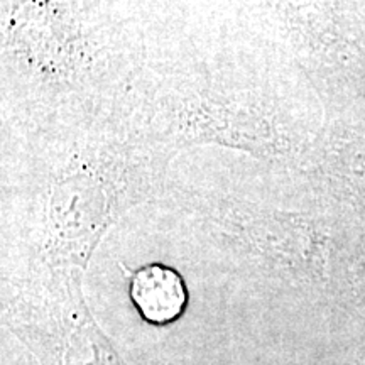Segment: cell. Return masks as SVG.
Returning a JSON list of instances; mask_svg holds the SVG:
<instances>
[{
	"label": "cell",
	"mask_w": 365,
	"mask_h": 365,
	"mask_svg": "<svg viewBox=\"0 0 365 365\" xmlns=\"http://www.w3.org/2000/svg\"><path fill=\"white\" fill-rule=\"evenodd\" d=\"M130 299L140 317L150 325H170L185 313L188 291L173 267L148 264L130 277Z\"/></svg>",
	"instance_id": "cell-1"
}]
</instances>
